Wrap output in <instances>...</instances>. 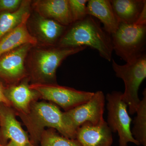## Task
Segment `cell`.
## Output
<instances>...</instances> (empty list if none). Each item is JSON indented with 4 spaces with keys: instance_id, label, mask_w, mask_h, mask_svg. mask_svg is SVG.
<instances>
[{
    "instance_id": "9c48e42d",
    "label": "cell",
    "mask_w": 146,
    "mask_h": 146,
    "mask_svg": "<svg viewBox=\"0 0 146 146\" xmlns=\"http://www.w3.org/2000/svg\"><path fill=\"white\" fill-rule=\"evenodd\" d=\"M33 47L30 44L22 45L1 55L0 77L12 85L26 77V59Z\"/></svg>"
},
{
    "instance_id": "44dd1931",
    "label": "cell",
    "mask_w": 146,
    "mask_h": 146,
    "mask_svg": "<svg viewBox=\"0 0 146 146\" xmlns=\"http://www.w3.org/2000/svg\"><path fill=\"white\" fill-rule=\"evenodd\" d=\"M87 0H68L73 23L81 21L87 16Z\"/></svg>"
},
{
    "instance_id": "5b68a950",
    "label": "cell",
    "mask_w": 146,
    "mask_h": 146,
    "mask_svg": "<svg viewBox=\"0 0 146 146\" xmlns=\"http://www.w3.org/2000/svg\"><path fill=\"white\" fill-rule=\"evenodd\" d=\"M111 37L113 51L126 63L145 53L146 25L121 23Z\"/></svg>"
},
{
    "instance_id": "5bb4252c",
    "label": "cell",
    "mask_w": 146,
    "mask_h": 146,
    "mask_svg": "<svg viewBox=\"0 0 146 146\" xmlns=\"http://www.w3.org/2000/svg\"><path fill=\"white\" fill-rule=\"evenodd\" d=\"M5 94L11 105L18 110L19 115L27 114L32 103L39 96L36 91L31 89L27 80L5 88Z\"/></svg>"
},
{
    "instance_id": "ac0fdd59",
    "label": "cell",
    "mask_w": 146,
    "mask_h": 146,
    "mask_svg": "<svg viewBox=\"0 0 146 146\" xmlns=\"http://www.w3.org/2000/svg\"><path fill=\"white\" fill-rule=\"evenodd\" d=\"M31 3L30 1H23L16 11H5L0 14V39L21 23L25 15L30 12Z\"/></svg>"
},
{
    "instance_id": "cb8c5ba5",
    "label": "cell",
    "mask_w": 146,
    "mask_h": 146,
    "mask_svg": "<svg viewBox=\"0 0 146 146\" xmlns=\"http://www.w3.org/2000/svg\"><path fill=\"white\" fill-rule=\"evenodd\" d=\"M2 146H19L16 143L13 142V141H10L9 143L5 145H2Z\"/></svg>"
},
{
    "instance_id": "3957f363",
    "label": "cell",
    "mask_w": 146,
    "mask_h": 146,
    "mask_svg": "<svg viewBox=\"0 0 146 146\" xmlns=\"http://www.w3.org/2000/svg\"><path fill=\"white\" fill-rule=\"evenodd\" d=\"M85 46L65 48L53 46L34 50L30 59V68L35 83L57 84L58 68L66 58L84 50Z\"/></svg>"
},
{
    "instance_id": "7402d4cb",
    "label": "cell",
    "mask_w": 146,
    "mask_h": 146,
    "mask_svg": "<svg viewBox=\"0 0 146 146\" xmlns=\"http://www.w3.org/2000/svg\"><path fill=\"white\" fill-rule=\"evenodd\" d=\"M21 0H0V11L14 12L21 6Z\"/></svg>"
},
{
    "instance_id": "8992f818",
    "label": "cell",
    "mask_w": 146,
    "mask_h": 146,
    "mask_svg": "<svg viewBox=\"0 0 146 146\" xmlns=\"http://www.w3.org/2000/svg\"><path fill=\"white\" fill-rule=\"evenodd\" d=\"M122 96V93L117 91L106 95L108 125L112 132H117L119 146H127L129 143L140 145L132 136L130 127L132 119L129 115L127 105Z\"/></svg>"
},
{
    "instance_id": "d4e9b609",
    "label": "cell",
    "mask_w": 146,
    "mask_h": 146,
    "mask_svg": "<svg viewBox=\"0 0 146 146\" xmlns=\"http://www.w3.org/2000/svg\"><path fill=\"white\" fill-rule=\"evenodd\" d=\"M0 146H2L1 143V141H0Z\"/></svg>"
},
{
    "instance_id": "603a6c76",
    "label": "cell",
    "mask_w": 146,
    "mask_h": 146,
    "mask_svg": "<svg viewBox=\"0 0 146 146\" xmlns=\"http://www.w3.org/2000/svg\"><path fill=\"white\" fill-rule=\"evenodd\" d=\"M5 88L3 86L2 83L0 82V104H3L7 106L10 107L11 104L10 102L7 98L5 94Z\"/></svg>"
},
{
    "instance_id": "277c9868",
    "label": "cell",
    "mask_w": 146,
    "mask_h": 146,
    "mask_svg": "<svg viewBox=\"0 0 146 146\" xmlns=\"http://www.w3.org/2000/svg\"><path fill=\"white\" fill-rule=\"evenodd\" d=\"M112 61L116 76L122 79L124 83L123 100L127 104L129 113L133 115L136 113L141 100L138 95L139 87L146 78V54L125 65H119L113 59Z\"/></svg>"
},
{
    "instance_id": "7c38bea8",
    "label": "cell",
    "mask_w": 146,
    "mask_h": 146,
    "mask_svg": "<svg viewBox=\"0 0 146 146\" xmlns=\"http://www.w3.org/2000/svg\"><path fill=\"white\" fill-rule=\"evenodd\" d=\"M33 6L42 17L66 27L73 23L68 0H38L34 1Z\"/></svg>"
},
{
    "instance_id": "4fadbf2b",
    "label": "cell",
    "mask_w": 146,
    "mask_h": 146,
    "mask_svg": "<svg viewBox=\"0 0 146 146\" xmlns=\"http://www.w3.org/2000/svg\"><path fill=\"white\" fill-rule=\"evenodd\" d=\"M30 16V12L26 13L18 26L0 39V56L22 45L30 44L34 46L37 44V39L30 34L27 27Z\"/></svg>"
},
{
    "instance_id": "ffe728a7",
    "label": "cell",
    "mask_w": 146,
    "mask_h": 146,
    "mask_svg": "<svg viewBox=\"0 0 146 146\" xmlns=\"http://www.w3.org/2000/svg\"><path fill=\"white\" fill-rule=\"evenodd\" d=\"M40 143L41 146H82L76 139L59 135L53 129L44 131Z\"/></svg>"
},
{
    "instance_id": "9a60e30c",
    "label": "cell",
    "mask_w": 146,
    "mask_h": 146,
    "mask_svg": "<svg viewBox=\"0 0 146 146\" xmlns=\"http://www.w3.org/2000/svg\"><path fill=\"white\" fill-rule=\"evenodd\" d=\"M87 15L95 17L104 25L105 30L110 35L118 29L120 23L109 0H89L86 5Z\"/></svg>"
},
{
    "instance_id": "e0dca14e",
    "label": "cell",
    "mask_w": 146,
    "mask_h": 146,
    "mask_svg": "<svg viewBox=\"0 0 146 146\" xmlns=\"http://www.w3.org/2000/svg\"><path fill=\"white\" fill-rule=\"evenodd\" d=\"M110 2L120 23H136L146 5L145 0H111Z\"/></svg>"
},
{
    "instance_id": "2e32d148",
    "label": "cell",
    "mask_w": 146,
    "mask_h": 146,
    "mask_svg": "<svg viewBox=\"0 0 146 146\" xmlns=\"http://www.w3.org/2000/svg\"><path fill=\"white\" fill-rule=\"evenodd\" d=\"M34 21V30L37 38L44 44L51 46H56L68 27L54 20L38 14Z\"/></svg>"
},
{
    "instance_id": "52a82bcc",
    "label": "cell",
    "mask_w": 146,
    "mask_h": 146,
    "mask_svg": "<svg viewBox=\"0 0 146 146\" xmlns=\"http://www.w3.org/2000/svg\"><path fill=\"white\" fill-rule=\"evenodd\" d=\"M30 87L42 98L54 103L65 111L88 102L94 94L60 86L57 84L33 83L30 85Z\"/></svg>"
},
{
    "instance_id": "30bf717a",
    "label": "cell",
    "mask_w": 146,
    "mask_h": 146,
    "mask_svg": "<svg viewBox=\"0 0 146 146\" xmlns=\"http://www.w3.org/2000/svg\"><path fill=\"white\" fill-rule=\"evenodd\" d=\"M0 126L2 145L9 139L19 146H35L16 119L15 113L9 106L0 104Z\"/></svg>"
},
{
    "instance_id": "ba28073f",
    "label": "cell",
    "mask_w": 146,
    "mask_h": 146,
    "mask_svg": "<svg viewBox=\"0 0 146 146\" xmlns=\"http://www.w3.org/2000/svg\"><path fill=\"white\" fill-rule=\"evenodd\" d=\"M105 97L102 91L94 93L88 102L63 112L64 122L75 131L84 123L89 122L96 124L104 119Z\"/></svg>"
},
{
    "instance_id": "d6986e66",
    "label": "cell",
    "mask_w": 146,
    "mask_h": 146,
    "mask_svg": "<svg viewBox=\"0 0 146 146\" xmlns=\"http://www.w3.org/2000/svg\"><path fill=\"white\" fill-rule=\"evenodd\" d=\"M143 99L141 100L136 110L137 115L133 121L131 130L133 138L140 145L146 146V90L143 92Z\"/></svg>"
},
{
    "instance_id": "8fae6325",
    "label": "cell",
    "mask_w": 146,
    "mask_h": 146,
    "mask_svg": "<svg viewBox=\"0 0 146 146\" xmlns=\"http://www.w3.org/2000/svg\"><path fill=\"white\" fill-rule=\"evenodd\" d=\"M112 133L104 119L96 124L86 122L76 130V139L82 146H111Z\"/></svg>"
},
{
    "instance_id": "7a4b0ae2",
    "label": "cell",
    "mask_w": 146,
    "mask_h": 146,
    "mask_svg": "<svg viewBox=\"0 0 146 146\" xmlns=\"http://www.w3.org/2000/svg\"><path fill=\"white\" fill-rule=\"evenodd\" d=\"M19 115L29 131L31 142L35 146L40 142L45 127L56 130L66 138L76 139V132L66 125L63 120V112L55 105L33 102L27 114Z\"/></svg>"
},
{
    "instance_id": "6da1fadb",
    "label": "cell",
    "mask_w": 146,
    "mask_h": 146,
    "mask_svg": "<svg viewBox=\"0 0 146 146\" xmlns=\"http://www.w3.org/2000/svg\"><path fill=\"white\" fill-rule=\"evenodd\" d=\"M56 46L65 48L89 46L97 50L106 60L111 61L112 59L111 35L99 22L89 15L68 26Z\"/></svg>"
}]
</instances>
